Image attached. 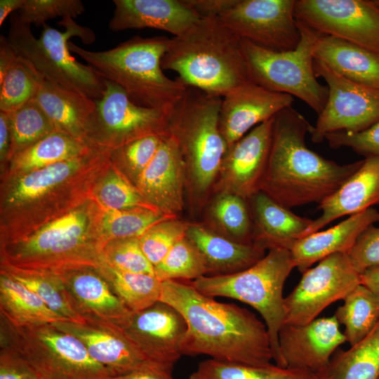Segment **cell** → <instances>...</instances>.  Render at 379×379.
Wrapping results in <instances>:
<instances>
[{"instance_id":"cell-1","label":"cell","mask_w":379,"mask_h":379,"mask_svg":"<svg viewBox=\"0 0 379 379\" xmlns=\"http://www.w3.org/2000/svg\"><path fill=\"white\" fill-rule=\"evenodd\" d=\"M159 301L175 308L186 321L182 354L253 366L271 364L267 326L248 310L216 301L180 280L161 282Z\"/></svg>"},{"instance_id":"cell-2","label":"cell","mask_w":379,"mask_h":379,"mask_svg":"<svg viewBox=\"0 0 379 379\" xmlns=\"http://www.w3.org/2000/svg\"><path fill=\"white\" fill-rule=\"evenodd\" d=\"M312 127L292 106L274 117L272 146L260 190L288 209L321 204L364 162L363 159L341 165L309 149L305 135Z\"/></svg>"},{"instance_id":"cell-3","label":"cell","mask_w":379,"mask_h":379,"mask_svg":"<svg viewBox=\"0 0 379 379\" xmlns=\"http://www.w3.org/2000/svg\"><path fill=\"white\" fill-rule=\"evenodd\" d=\"M241 41L219 18H200L183 34L170 39L161 67L178 74L188 86L222 98L251 82Z\"/></svg>"},{"instance_id":"cell-4","label":"cell","mask_w":379,"mask_h":379,"mask_svg":"<svg viewBox=\"0 0 379 379\" xmlns=\"http://www.w3.org/2000/svg\"><path fill=\"white\" fill-rule=\"evenodd\" d=\"M170 39L135 36L109 50L91 51L69 42L78 55L103 80L117 84L135 104L157 109L168 117L183 97L187 86L163 72L161 59Z\"/></svg>"},{"instance_id":"cell-5","label":"cell","mask_w":379,"mask_h":379,"mask_svg":"<svg viewBox=\"0 0 379 379\" xmlns=\"http://www.w3.org/2000/svg\"><path fill=\"white\" fill-rule=\"evenodd\" d=\"M58 24L66 30L60 32L45 23L37 39L31 25L13 13L6 38L16 55L45 80L93 100H100L105 90L104 80L90 66L72 57L69 49L71 37L79 36L84 43L91 44L95 40L93 32L77 25L73 18L62 19Z\"/></svg>"},{"instance_id":"cell-6","label":"cell","mask_w":379,"mask_h":379,"mask_svg":"<svg viewBox=\"0 0 379 379\" xmlns=\"http://www.w3.org/2000/svg\"><path fill=\"white\" fill-rule=\"evenodd\" d=\"M295 267L291 251L272 248L251 267L229 274L204 276L191 284L202 294L235 299L249 305L262 316L267 326L277 365L284 367L279 333L285 321L284 284Z\"/></svg>"},{"instance_id":"cell-7","label":"cell","mask_w":379,"mask_h":379,"mask_svg":"<svg viewBox=\"0 0 379 379\" xmlns=\"http://www.w3.org/2000/svg\"><path fill=\"white\" fill-rule=\"evenodd\" d=\"M88 225L84 211L67 213L34 233L4 244L2 262L53 272L82 266L98 268L104 244L91 238Z\"/></svg>"},{"instance_id":"cell-8","label":"cell","mask_w":379,"mask_h":379,"mask_svg":"<svg viewBox=\"0 0 379 379\" xmlns=\"http://www.w3.org/2000/svg\"><path fill=\"white\" fill-rule=\"evenodd\" d=\"M222 98L188 86L168 115V132L177 140L194 187L206 191L220 171L227 149L219 127Z\"/></svg>"},{"instance_id":"cell-9","label":"cell","mask_w":379,"mask_h":379,"mask_svg":"<svg viewBox=\"0 0 379 379\" xmlns=\"http://www.w3.org/2000/svg\"><path fill=\"white\" fill-rule=\"evenodd\" d=\"M300 32L298 46L273 51L241 39V49L250 81L272 92L294 95L318 115L328 97V88L320 84L314 68V49L321 34L296 20Z\"/></svg>"},{"instance_id":"cell-10","label":"cell","mask_w":379,"mask_h":379,"mask_svg":"<svg viewBox=\"0 0 379 379\" xmlns=\"http://www.w3.org/2000/svg\"><path fill=\"white\" fill-rule=\"evenodd\" d=\"M0 346L21 354L40 379H106L112 376L84 344L52 324L17 326L0 315Z\"/></svg>"},{"instance_id":"cell-11","label":"cell","mask_w":379,"mask_h":379,"mask_svg":"<svg viewBox=\"0 0 379 379\" xmlns=\"http://www.w3.org/2000/svg\"><path fill=\"white\" fill-rule=\"evenodd\" d=\"M314 72L328 88V97L310 133L312 141L321 142L330 133H359L379 121V88L354 82L324 62L314 60Z\"/></svg>"},{"instance_id":"cell-12","label":"cell","mask_w":379,"mask_h":379,"mask_svg":"<svg viewBox=\"0 0 379 379\" xmlns=\"http://www.w3.org/2000/svg\"><path fill=\"white\" fill-rule=\"evenodd\" d=\"M302 274L298 285L284 300L286 324L302 325L314 320L328 306L343 300L361 284V274L347 253L328 255Z\"/></svg>"},{"instance_id":"cell-13","label":"cell","mask_w":379,"mask_h":379,"mask_svg":"<svg viewBox=\"0 0 379 379\" xmlns=\"http://www.w3.org/2000/svg\"><path fill=\"white\" fill-rule=\"evenodd\" d=\"M104 83L102 96L95 101L93 147L112 151L142 137L168 133L166 114L135 104L117 84L107 80Z\"/></svg>"},{"instance_id":"cell-14","label":"cell","mask_w":379,"mask_h":379,"mask_svg":"<svg viewBox=\"0 0 379 379\" xmlns=\"http://www.w3.org/2000/svg\"><path fill=\"white\" fill-rule=\"evenodd\" d=\"M296 20L379 54V6L373 0H297Z\"/></svg>"},{"instance_id":"cell-15","label":"cell","mask_w":379,"mask_h":379,"mask_svg":"<svg viewBox=\"0 0 379 379\" xmlns=\"http://www.w3.org/2000/svg\"><path fill=\"white\" fill-rule=\"evenodd\" d=\"M295 1L238 0L219 19L241 39L270 51H291L301 37L294 16Z\"/></svg>"},{"instance_id":"cell-16","label":"cell","mask_w":379,"mask_h":379,"mask_svg":"<svg viewBox=\"0 0 379 379\" xmlns=\"http://www.w3.org/2000/svg\"><path fill=\"white\" fill-rule=\"evenodd\" d=\"M117 327L151 362L166 371L172 372L182 355L187 324L168 304L158 301L144 310L132 312Z\"/></svg>"},{"instance_id":"cell-17","label":"cell","mask_w":379,"mask_h":379,"mask_svg":"<svg viewBox=\"0 0 379 379\" xmlns=\"http://www.w3.org/2000/svg\"><path fill=\"white\" fill-rule=\"evenodd\" d=\"M334 315L302 325L284 324L279 333L284 367L305 371L323 379L331 357L346 342Z\"/></svg>"},{"instance_id":"cell-18","label":"cell","mask_w":379,"mask_h":379,"mask_svg":"<svg viewBox=\"0 0 379 379\" xmlns=\"http://www.w3.org/2000/svg\"><path fill=\"white\" fill-rule=\"evenodd\" d=\"M274 117L228 147L220 171L224 192L247 199L260 190L272 141Z\"/></svg>"},{"instance_id":"cell-19","label":"cell","mask_w":379,"mask_h":379,"mask_svg":"<svg viewBox=\"0 0 379 379\" xmlns=\"http://www.w3.org/2000/svg\"><path fill=\"white\" fill-rule=\"evenodd\" d=\"M52 324L79 339L91 357L112 375L147 367L161 368L151 362L115 325L94 319H85L84 323L62 321Z\"/></svg>"},{"instance_id":"cell-20","label":"cell","mask_w":379,"mask_h":379,"mask_svg":"<svg viewBox=\"0 0 379 379\" xmlns=\"http://www.w3.org/2000/svg\"><path fill=\"white\" fill-rule=\"evenodd\" d=\"M186 164L176 138L162 136L154 157L137 178L142 198L159 211L176 216L183 206Z\"/></svg>"},{"instance_id":"cell-21","label":"cell","mask_w":379,"mask_h":379,"mask_svg":"<svg viewBox=\"0 0 379 379\" xmlns=\"http://www.w3.org/2000/svg\"><path fill=\"white\" fill-rule=\"evenodd\" d=\"M293 96L266 90L252 82L234 89L224 97L219 127L227 147L258 124L292 106Z\"/></svg>"},{"instance_id":"cell-22","label":"cell","mask_w":379,"mask_h":379,"mask_svg":"<svg viewBox=\"0 0 379 379\" xmlns=\"http://www.w3.org/2000/svg\"><path fill=\"white\" fill-rule=\"evenodd\" d=\"M74 309L85 319L121 326L131 314L97 268L88 266L55 272Z\"/></svg>"},{"instance_id":"cell-23","label":"cell","mask_w":379,"mask_h":379,"mask_svg":"<svg viewBox=\"0 0 379 379\" xmlns=\"http://www.w3.org/2000/svg\"><path fill=\"white\" fill-rule=\"evenodd\" d=\"M114 9L109 22L112 32L152 28L178 36L201 18L182 0H113Z\"/></svg>"},{"instance_id":"cell-24","label":"cell","mask_w":379,"mask_h":379,"mask_svg":"<svg viewBox=\"0 0 379 379\" xmlns=\"http://www.w3.org/2000/svg\"><path fill=\"white\" fill-rule=\"evenodd\" d=\"M33 99L57 131L91 146L95 126L96 102L39 76Z\"/></svg>"},{"instance_id":"cell-25","label":"cell","mask_w":379,"mask_h":379,"mask_svg":"<svg viewBox=\"0 0 379 379\" xmlns=\"http://www.w3.org/2000/svg\"><path fill=\"white\" fill-rule=\"evenodd\" d=\"M375 205H379V157H369L334 194L319 204L321 214L312 220L302 238L340 217L362 212Z\"/></svg>"},{"instance_id":"cell-26","label":"cell","mask_w":379,"mask_h":379,"mask_svg":"<svg viewBox=\"0 0 379 379\" xmlns=\"http://www.w3.org/2000/svg\"><path fill=\"white\" fill-rule=\"evenodd\" d=\"M247 200L253 226L252 242L264 250L291 251L312 222L295 215L261 190Z\"/></svg>"},{"instance_id":"cell-27","label":"cell","mask_w":379,"mask_h":379,"mask_svg":"<svg viewBox=\"0 0 379 379\" xmlns=\"http://www.w3.org/2000/svg\"><path fill=\"white\" fill-rule=\"evenodd\" d=\"M378 221L379 211L372 207L350 215L328 230L298 239L291 250L295 267L302 273L328 255L347 253L359 234Z\"/></svg>"},{"instance_id":"cell-28","label":"cell","mask_w":379,"mask_h":379,"mask_svg":"<svg viewBox=\"0 0 379 379\" xmlns=\"http://www.w3.org/2000/svg\"><path fill=\"white\" fill-rule=\"evenodd\" d=\"M186 237L205 260L208 273L229 274L244 270L262 259L265 250L229 239L199 225L189 224Z\"/></svg>"},{"instance_id":"cell-29","label":"cell","mask_w":379,"mask_h":379,"mask_svg":"<svg viewBox=\"0 0 379 379\" xmlns=\"http://www.w3.org/2000/svg\"><path fill=\"white\" fill-rule=\"evenodd\" d=\"M314 58L354 82L379 88V54L346 41L321 34Z\"/></svg>"},{"instance_id":"cell-30","label":"cell","mask_w":379,"mask_h":379,"mask_svg":"<svg viewBox=\"0 0 379 379\" xmlns=\"http://www.w3.org/2000/svg\"><path fill=\"white\" fill-rule=\"evenodd\" d=\"M0 315L17 326L65 321L34 292L10 277L0 275Z\"/></svg>"},{"instance_id":"cell-31","label":"cell","mask_w":379,"mask_h":379,"mask_svg":"<svg viewBox=\"0 0 379 379\" xmlns=\"http://www.w3.org/2000/svg\"><path fill=\"white\" fill-rule=\"evenodd\" d=\"M99 151L97 148H92L77 157L25 173L16 180L10 190L7 203L18 206L42 197L66 181Z\"/></svg>"},{"instance_id":"cell-32","label":"cell","mask_w":379,"mask_h":379,"mask_svg":"<svg viewBox=\"0 0 379 379\" xmlns=\"http://www.w3.org/2000/svg\"><path fill=\"white\" fill-rule=\"evenodd\" d=\"M1 273L34 292L51 310L65 321L85 322L84 319L71 305L63 282L55 272L18 267L1 262Z\"/></svg>"},{"instance_id":"cell-33","label":"cell","mask_w":379,"mask_h":379,"mask_svg":"<svg viewBox=\"0 0 379 379\" xmlns=\"http://www.w3.org/2000/svg\"><path fill=\"white\" fill-rule=\"evenodd\" d=\"M379 377V322L363 340L337 350L323 379H377Z\"/></svg>"},{"instance_id":"cell-34","label":"cell","mask_w":379,"mask_h":379,"mask_svg":"<svg viewBox=\"0 0 379 379\" xmlns=\"http://www.w3.org/2000/svg\"><path fill=\"white\" fill-rule=\"evenodd\" d=\"M93 147L65 133L55 131L12 157V168L30 172L88 152Z\"/></svg>"},{"instance_id":"cell-35","label":"cell","mask_w":379,"mask_h":379,"mask_svg":"<svg viewBox=\"0 0 379 379\" xmlns=\"http://www.w3.org/2000/svg\"><path fill=\"white\" fill-rule=\"evenodd\" d=\"M333 314L345 326L346 341L354 345L366 337L379 322V295L363 284L351 291Z\"/></svg>"},{"instance_id":"cell-36","label":"cell","mask_w":379,"mask_h":379,"mask_svg":"<svg viewBox=\"0 0 379 379\" xmlns=\"http://www.w3.org/2000/svg\"><path fill=\"white\" fill-rule=\"evenodd\" d=\"M97 270L131 312L144 310L159 301L161 281L155 275L118 270L102 261Z\"/></svg>"},{"instance_id":"cell-37","label":"cell","mask_w":379,"mask_h":379,"mask_svg":"<svg viewBox=\"0 0 379 379\" xmlns=\"http://www.w3.org/2000/svg\"><path fill=\"white\" fill-rule=\"evenodd\" d=\"M187 379H321L312 373L270 364L253 366L213 359L199 364Z\"/></svg>"},{"instance_id":"cell-38","label":"cell","mask_w":379,"mask_h":379,"mask_svg":"<svg viewBox=\"0 0 379 379\" xmlns=\"http://www.w3.org/2000/svg\"><path fill=\"white\" fill-rule=\"evenodd\" d=\"M11 135L10 157L57 131L40 106L32 98L8 114Z\"/></svg>"},{"instance_id":"cell-39","label":"cell","mask_w":379,"mask_h":379,"mask_svg":"<svg viewBox=\"0 0 379 379\" xmlns=\"http://www.w3.org/2000/svg\"><path fill=\"white\" fill-rule=\"evenodd\" d=\"M175 217L160 211L142 208L105 209L102 220L103 240L106 244L114 239L140 238L154 225Z\"/></svg>"},{"instance_id":"cell-40","label":"cell","mask_w":379,"mask_h":379,"mask_svg":"<svg viewBox=\"0 0 379 379\" xmlns=\"http://www.w3.org/2000/svg\"><path fill=\"white\" fill-rule=\"evenodd\" d=\"M155 277L161 282L169 280H195L208 274L205 260L185 237L178 241L165 258L154 267Z\"/></svg>"},{"instance_id":"cell-41","label":"cell","mask_w":379,"mask_h":379,"mask_svg":"<svg viewBox=\"0 0 379 379\" xmlns=\"http://www.w3.org/2000/svg\"><path fill=\"white\" fill-rule=\"evenodd\" d=\"M39 78L37 73L18 56L0 79V111L10 114L32 100Z\"/></svg>"},{"instance_id":"cell-42","label":"cell","mask_w":379,"mask_h":379,"mask_svg":"<svg viewBox=\"0 0 379 379\" xmlns=\"http://www.w3.org/2000/svg\"><path fill=\"white\" fill-rule=\"evenodd\" d=\"M246 199L223 192L213 204L212 213L217 221L236 241L252 244V222Z\"/></svg>"},{"instance_id":"cell-43","label":"cell","mask_w":379,"mask_h":379,"mask_svg":"<svg viewBox=\"0 0 379 379\" xmlns=\"http://www.w3.org/2000/svg\"><path fill=\"white\" fill-rule=\"evenodd\" d=\"M188 225L176 218L166 219L150 227L138 238L144 254L154 267L178 241L186 237Z\"/></svg>"},{"instance_id":"cell-44","label":"cell","mask_w":379,"mask_h":379,"mask_svg":"<svg viewBox=\"0 0 379 379\" xmlns=\"http://www.w3.org/2000/svg\"><path fill=\"white\" fill-rule=\"evenodd\" d=\"M102 261L118 270L154 275V266L144 254L138 238L107 242L102 251Z\"/></svg>"},{"instance_id":"cell-45","label":"cell","mask_w":379,"mask_h":379,"mask_svg":"<svg viewBox=\"0 0 379 379\" xmlns=\"http://www.w3.org/2000/svg\"><path fill=\"white\" fill-rule=\"evenodd\" d=\"M84 12L80 0H25L18 15L22 22L39 26L53 18H74Z\"/></svg>"},{"instance_id":"cell-46","label":"cell","mask_w":379,"mask_h":379,"mask_svg":"<svg viewBox=\"0 0 379 379\" xmlns=\"http://www.w3.org/2000/svg\"><path fill=\"white\" fill-rule=\"evenodd\" d=\"M98 199L106 210H126L136 208L157 210L146 201L123 177L115 173L107 177L100 186Z\"/></svg>"},{"instance_id":"cell-47","label":"cell","mask_w":379,"mask_h":379,"mask_svg":"<svg viewBox=\"0 0 379 379\" xmlns=\"http://www.w3.org/2000/svg\"><path fill=\"white\" fill-rule=\"evenodd\" d=\"M324 140L334 149L349 147L365 158L379 157V121L361 132H333L326 134Z\"/></svg>"},{"instance_id":"cell-48","label":"cell","mask_w":379,"mask_h":379,"mask_svg":"<svg viewBox=\"0 0 379 379\" xmlns=\"http://www.w3.org/2000/svg\"><path fill=\"white\" fill-rule=\"evenodd\" d=\"M164 135L142 137L116 148L111 153L121 158L137 178L154 157Z\"/></svg>"},{"instance_id":"cell-49","label":"cell","mask_w":379,"mask_h":379,"mask_svg":"<svg viewBox=\"0 0 379 379\" xmlns=\"http://www.w3.org/2000/svg\"><path fill=\"white\" fill-rule=\"evenodd\" d=\"M347 253L352 265L360 274L379 265V227H367Z\"/></svg>"},{"instance_id":"cell-50","label":"cell","mask_w":379,"mask_h":379,"mask_svg":"<svg viewBox=\"0 0 379 379\" xmlns=\"http://www.w3.org/2000/svg\"><path fill=\"white\" fill-rule=\"evenodd\" d=\"M0 379H40L29 363L15 350L1 346Z\"/></svg>"},{"instance_id":"cell-51","label":"cell","mask_w":379,"mask_h":379,"mask_svg":"<svg viewBox=\"0 0 379 379\" xmlns=\"http://www.w3.org/2000/svg\"><path fill=\"white\" fill-rule=\"evenodd\" d=\"M238 0H182L201 18H220L234 6Z\"/></svg>"},{"instance_id":"cell-52","label":"cell","mask_w":379,"mask_h":379,"mask_svg":"<svg viewBox=\"0 0 379 379\" xmlns=\"http://www.w3.org/2000/svg\"><path fill=\"white\" fill-rule=\"evenodd\" d=\"M106 379H175L172 372L155 367L138 369L126 374L109 376Z\"/></svg>"},{"instance_id":"cell-53","label":"cell","mask_w":379,"mask_h":379,"mask_svg":"<svg viewBox=\"0 0 379 379\" xmlns=\"http://www.w3.org/2000/svg\"><path fill=\"white\" fill-rule=\"evenodd\" d=\"M11 145V135L9 116L0 111V156L1 159L9 157Z\"/></svg>"},{"instance_id":"cell-54","label":"cell","mask_w":379,"mask_h":379,"mask_svg":"<svg viewBox=\"0 0 379 379\" xmlns=\"http://www.w3.org/2000/svg\"><path fill=\"white\" fill-rule=\"evenodd\" d=\"M18 55L4 36L0 37V79L3 77Z\"/></svg>"},{"instance_id":"cell-55","label":"cell","mask_w":379,"mask_h":379,"mask_svg":"<svg viewBox=\"0 0 379 379\" xmlns=\"http://www.w3.org/2000/svg\"><path fill=\"white\" fill-rule=\"evenodd\" d=\"M361 284L379 295V265L371 267L361 274Z\"/></svg>"},{"instance_id":"cell-56","label":"cell","mask_w":379,"mask_h":379,"mask_svg":"<svg viewBox=\"0 0 379 379\" xmlns=\"http://www.w3.org/2000/svg\"><path fill=\"white\" fill-rule=\"evenodd\" d=\"M25 0H1L0 1V26L5 19L16 10L19 11L24 5Z\"/></svg>"},{"instance_id":"cell-57","label":"cell","mask_w":379,"mask_h":379,"mask_svg":"<svg viewBox=\"0 0 379 379\" xmlns=\"http://www.w3.org/2000/svg\"><path fill=\"white\" fill-rule=\"evenodd\" d=\"M373 1L379 6V0H373Z\"/></svg>"},{"instance_id":"cell-58","label":"cell","mask_w":379,"mask_h":379,"mask_svg":"<svg viewBox=\"0 0 379 379\" xmlns=\"http://www.w3.org/2000/svg\"><path fill=\"white\" fill-rule=\"evenodd\" d=\"M377 379H379V377Z\"/></svg>"}]
</instances>
